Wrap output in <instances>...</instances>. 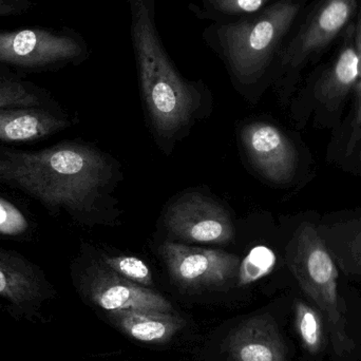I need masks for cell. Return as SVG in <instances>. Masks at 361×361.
I'll return each instance as SVG.
<instances>
[{"label":"cell","instance_id":"obj_1","mask_svg":"<svg viewBox=\"0 0 361 361\" xmlns=\"http://www.w3.org/2000/svg\"><path fill=\"white\" fill-rule=\"evenodd\" d=\"M108 179L107 160L82 144L63 142L39 150L0 145V185L27 195L53 214H89Z\"/></svg>","mask_w":361,"mask_h":361},{"label":"cell","instance_id":"obj_12","mask_svg":"<svg viewBox=\"0 0 361 361\" xmlns=\"http://www.w3.org/2000/svg\"><path fill=\"white\" fill-rule=\"evenodd\" d=\"M225 350L233 361H288L279 328L269 314L235 326L225 341Z\"/></svg>","mask_w":361,"mask_h":361},{"label":"cell","instance_id":"obj_2","mask_svg":"<svg viewBox=\"0 0 361 361\" xmlns=\"http://www.w3.org/2000/svg\"><path fill=\"white\" fill-rule=\"evenodd\" d=\"M128 4L142 92L157 130L169 137L189 120L199 94L180 75L165 50L156 25V0Z\"/></svg>","mask_w":361,"mask_h":361},{"label":"cell","instance_id":"obj_10","mask_svg":"<svg viewBox=\"0 0 361 361\" xmlns=\"http://www.w3.org/2000/svg\"><path fill=\"white\" fill-rule=\"evenodd\" d=\"M358 8V0H322L280 54L283 67L297 68L326 48L345 27Z\"/></svg>","mask_w":361,"mask_h":361},{"label":"cell","instance_id":"obj_22","mask_svg":"<svg viewBox=\"0 0 361 361\" xmlns=\"http://www.w3.org/2000/svg\"><path fill=\"white\" fill-rule=\"evenodd\" d=\"M34 6L33 0H0V18L25 14Z\"/></svg>","mask_w":361,"mask_h":361},{"label":"cell","instance_id":"obj_13","mask_svg":"<svg viewBox=\"0 0 361 361\" xmlns=\"http://www.w3.org/2000/svg\"><path fill=\"white\" fill-rule=\"evenodd\" d=\"M70 126L56 105L0 108V143L23 144L42 141Z\"/></svg>","mask_w":361,"mask_h":361},{"label":"cell","instance_id":"obj_24","mask_svg":"<svg viewBox=\"0 0 361 361\" xmlns=\"http://www.w3.org/2000/svg\"><path fill=\"white\" fill-rule=\"evenodd\" d=\"M354 256H355L356 261H357L358 265L361 269V233L356 238L354 241Z\"/></svg>","mask_w":361,"mask_h":361},{"label":"cell","instance_id":"obj_15","mask_svg":"<svg viewBox=\"0 0 361 361\" xmlns=\"http://www.w3.org/2000/svg\"><path fill=\"white\" fill-rule=\"evenodd\" d=\"M358 80V56L355 44V27L348 31L345 46L334 66L318 82L315 93L317 99L326 106L338 104Z\"/></svg>","mask_w":361,"mask_h":361},{"label":"cell","instance_id":"obj_19","mask_svg":"<svg viewBox=\"0 0 361 361\" xmlns=\"http://www.w3.org/2000/svg\"><path fill=\"white\" fill-rule=\"evenodd\" d=\"M324 318L322 312L302 301L295 305V324L303 347L317 354L324 345Z\"/></svg>","mask_w":361,"mask_h":361},{"label":"cell","instance_id":"obj_8","mask_svg":"<svg viewBox=\"0 0 361 361\" xmlns=\"http://www.w3.org/2000/svg\"><path fill=\"white\" fill-rule=\"evenodd\" d=\"M159 252L173 281L188 290L222 288L239 271V258L223 250L167 242Z\"/></svg>","mask_w":361,"mask_h":361},{"label":"cell","instance_id":"obj_16","mask_svg":"<svg viewBox=\"0 0 361 361\" xmlns=\"http://www.w3.org/2000/svg\"><path fill=\"white\" fill-rule=\"evenodd\" d=\"M50 92L0 63V108L54 105Z\"/></svg>","mask_w":361,"mask_h":361},{"label":"cell","instance_id":"obj_11","mask_svg":"<svg viewBox=\"0 0 361 361\" xmlns=\"http://www.w3.org/2000/svg\"><path fill=\"white\" fill-rule=\"evenodd\" d=\"M242 141L250 160L267 179L276 183L292 179L296 150L279 129L267 123H252L243 129Z\"/></svg>","mask_w":361,"mask_h":361},{"label":"cell","instance_id":"obj_20","mask_svg":"<svg viewBox=\"0 0 361 361\" xmlns=\"http://www.w3.org/2000/svg\"><path fill=\"white\" fill-rule=\"evenodd\" d=\"M276 256L267 246H257L240 263L239 284L247 286L271 273L275 267Z\"/></svg>","mask_w":361,"mask_h":361},{"label":"cell","instance_id":"obj_18","mask_svg":"<svg viewBox=\"0 0 361 361\" xmlns=\"http://www.w3.org/2000/svg\"><path fill=\"white\" fill-rule=\"evenodd\" d=\"M197 10L200 18L212 23H228L254 14L274 2V0H201Z\"/></svg>","mask_w":361,"mask_h":361},{"label":"cell","instance_id":"obj_4","mask_svg":"<svg viewBox=\"0 0 361 361\" xmlns=\"http://www.w3.org/2000/svg\"><path fill=\"white\" fill-rule=\"evenodd\" d=\"M292 269L305 294L313 299L328 322L335 353L338 356L350 353L354 343L348 332L347 317L338 294V271L311 225L299 231Z\"/></svg>","mask_w":361,"mask_h":361},{"label":"cell","instance_id":"obj_3","mask_svg":"<svg viewBox=\"0 0 361 361\" xmlns=\"http://www.w3.org/2000/svg\"><path fill=\"white\" fill-rule=\"evenodd\" d=\"M305 1L275 0L237 20L212 23L204 30L205 44L222 57L240 84H256L281 54Z\"/></svg>","mask_w":361,"mask_h":361},{"label":"cell","instance_id":"obj_21","mask_svg":"<svg viewBox=\"0 0 361 361\" xmlns=\"http://www.w3.org/2000/svg\"><path fill=\"white\" fill-rule=\"evenodd\" d=\"M102 262L122 276L129 281L135 282L139 286H152V274L149 267L141 259L133 256L108 257L104 256Z\"/></svg>","mask_w":361,"mask_h":361},{"label":"cell","instance_id":"obj_9","mask_svg":"<svg viewBox=\"0 0 361 361\" xmlns=\"http://www.w3.org/2000/svg\"><path fill=\"white\" fill-rule=\"evenodd\" d=\"M166 223L169 231L184 241L227 244L235 237L224 208L197 193L178 200L167 212Z\"/></svg>","mask_w":361,"mask_h":361},{"label":"cell","instance_id":"obj_23","mask_svg":"<svg viewBox=\"0 0 361 361\" xmlns=\"http://www.w3.org/2000/svg\"><path fill=\"white\" fill-rule=\"evenodd\" d=\"M358 92V101L357 107H356L355 118H354L353 122V135L351 137V143H350L349 148L351 149V146L355 144L356 140H357L358 133L361 127V85L360 89L357 90Z\"/></svg>","mask_w":361,"mask_h":361},{"label":"cell","instance_id":"obj_25","mask_svg":"<svg viewBox=\"0 0 361 361\" xmlns=\"http://www.w3.org/2000/svg\"><path fill=\"white\" fill-rule=\"evenodd\" d=\"M360 160H361V149H360Z\"/></svg>","mask_w":361,"mask_h":361},{"label":"cell","instance_id":"obj_14","mask_svg":"<svg viewBox=\"0 0 361 361\" xmlns=\"http://www.w3.org/2000/svg\"><path fill=\"white\" fill-rule=\"evenodd\" d=\"M107 318L129 338L156 345L169 343L186 326L180 316L163 312L125 310L108 312Z\"/></svg>","mask_w":361,"mask_h":361},{"label":"cell","instance_id":"obj_17","mask_svg":"<svg viewBox=\"0 0 361 361\" xmlns=\"http://www.w3.org/2000/svg\"><path fill=\"white\" fill-rule=\"evenodd\" d=\"M37 224L19 204L0 195V238L16 242L33 241Z\"/></svg>","mask_w":361,"mask_h":361},{"label":"cell","instance_id":"obj_7","mask_svg":"<svg viewBox=\"0 0 361 361\" xmlns=\"http://www.w3.org/2000/svg\"><path fill=\"white\" fill-rule=\"evenodd\" d=\"M54 294L37 264L15 250L0 247V307L15 318L33 319Z\"/></svg>","mask_w":361,"mask_h":361},{"label":"cell","instance_id":"obj_5","mask_svg":"<svg viewBox=\"0 0 361 361\" xmlns=\"http://www.w3.org/2000/svg\"><path fill=\"white\" fill-rule=\"evenodd\" d=\"M87 54L84 37L70 27L0 30V63L21 75L76 65Z\"/></svg>","mask_w":361,"mask_h":361},{"label":"cell","instance_id":"obj_6","mask_svg":"<svg viewBox=\"0 0 361 361\" xmlns=\"http://www.w3.org/2000/svg\"><path fill=\"white\" fill-rule=\"evenodd\" d=\"M78 292L103 311H140L175 313L173 305L159 293L125 279L103 262L87 263L75 271Z\"/></svg>","mask_w":361,"mask_h":361}]
</instances>
